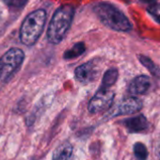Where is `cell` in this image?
Masks as SVG:
<instances>
[{
  "mask_svg": "<svg viewBox=\"0 0 160 160\" xmlns=\"http://www.w3.org/2000/svg\"><path fill=\"white\" fill-rule=\"evenodd\" d=\"M4 3L12 9H20L24 7L28 0H3Z\"/></svg>",
  "mask_w": 160,
  "mask_h": 160,
  "instance_id": "2e32d148",
  "label": "cell"
},
{
  "mask_svg": "<svg viewBox=\"0 0 160 160\" xmlns=\"http://www.w3.org/2000/svg\"><path fill=\"white\" fill-rule=\"evenodd\" d=\"M117 79H118V71L116 69H110L107 71V72L104 74L101 87L111 88L116 83Z\"/></svg>",
  "mask_w": 160,
  "mask_h": 160,
  "instance_id": "8fae6325",
  "label": "cell"
},
{
  "mask_svg": "<svg viewBox=\"0 0 160 160\" xmlns=\"http://www.w3.org/2000/svg\"><path fill=\"white\" fill-rule=\"evenodd\" d=\"M138 58H139V61L142 63V65L145 66L152 74H156L157 73V71L158 70H157L156 66L154 65V63L149 58H147L145 56H139Z\"/></svg>",
  "mask_w": 160,
  "mask_h": 160,
  "instance_id": "5bb4252c",
  "label": "cell"
},
{
  "mask_svg": "<svg viewBox=\"0 0 160 160\" xmlns=\"http://www.w3.org/2000/svg\"><path fill=\"white\" fill-rule=\"evenodd\" d=\"M25 58L24 52L19 48H12L0 58L1 77H9L18 69Z\"/></svg>",
  "mask_w": 160,
  "mask_h": 160,
  "instance_id": "277c9868",
  "label": "cell"
},
{
  "mask_svg": "<svg viewBox=\"0 0 160 160\" xmlns=\"http://www.w3.org/2000/svg\"><path fill=\"white\" fill-rule=\"evenodd\" d=\"M134 153L138 160H147L148 158V150L146 146L141 142H137L134 145Z\"/></svg>",
  "mask_w": 160,
  "mask_h": 160,
  "instance_id": "4fadbf2b",
  "label": "cell"
},
{
  "mask_svg": "<svg viewBox=\"0 0 160 160\" xmlns=\"http://www.w3.org/2000/svg\"><path fill=\"white\" fill-rule=\"evenodd\" d=\"M85 44L83 42H78L74 44L71 49L67 50L64 54V58L66 59H72L76 57H79L80 55H82L85 51Z\"/></svg>",
  "mask_w": 160,
  "mask_h": 160,
  "instance_id": "7c38bea8",
  "label": "cell"
},
{
  "mask_svg": "<svg viewBox=\"0 0 160 160\" xmlns=\"http://www.w3.org/2000/svg\"><path fill=\"white\" fill-rule=\"evenodd\" d=\"M141 2H143V3H149L150 5H152V4H155V1L156 0H140Z\"/></svg>",
  "mask_w": 160,
  "mask_h": 160,
  "instance_id": "e0dca14e",
  "label": "cell"
},
{
  "mask_svg": "<svg viewBox=\"0 0 160 160\" xmlns=\"http://www.w3.org/2000/svg\"><path fill=\"white\" fill-rule=\"evenodd\" d=\"M142 108V103L136 97H129L123 99L114 109L112 116L128 115L139 111Z\"/></svg>",
  "mask_w": 160,
  "mask_h": 160,
  "instance_id": "8992f818",
  "label": "cell"
},
{
  "mask_svg": "<svg viewBox=\"0 0 160 160\" xmlns=\"http://www.w3.org/2000/svg\"><path fill=\"white\" fill-rule=\"evenodd\" d=\"M73 14L74 10L69 5H64L56 11L47 29V38L51 43H58L64 39L71 27Z\"/></svg>",
  "mask_w": 160,
  "mask_h": 160,
  "instance_id": "6da1fadb",
  "label": "cell"
},
{
  "mask_svg": "<svg viewBox=\"0 0 160 160\" xmlns=\"http://www.w3.org/2000/svg\"><path fill=\"white\" fill-rule=\"evenodd\" d=\"M45 19L46 12L43 10H37L27 16L20 30V39L24 44L31 46L37 42L44 28Z\"/></svg>",
  "mask_w": 160,
  "mask_h": 160,
  "instance_id": "3957f363",
  "label": "cell"
},
{
  "mask_svg": "<svg viewBox=\"0 0 160 160\" xmlns=\"http://www.w3.org/2000/svg\"><path fill=\"white\" fill-rule=\"evenodd\" d=\"M124 126L130 133H138L148 128V121L144 115H138L123 121Z\"/></svg>",
  "mask_w": 160,
  "mask_h": 160,
  "instance_id": "9c48e42d",
  "label": "cell"
},
{
  "mask_svg": "<svg viewBox=\"0 0 160 160\" xmlns=\"http://www.w3.org/2000/svg\"><path fill=\"white\" fill-rule=\"evenodd\" d=\"M150 88V79L146 75H138L135 77L130 85L129 92L133 95H141L147 92Z\"/></svg>",
  "mask_w": 160,
  "mask_h": 160,
  "instance_id": "ba28073f",
  "label": "cell"
},
{
  "mask_svg": "<svg viewBox=\"0 0 160 160\" xmlns=\"http://www.w3.org/2000/svg\"><path fill=\"white\" fill-rule=\"evenodd\" d=\"M0 78H1V68H0Z\"/></svg>",
  "mask_w": 160,
  "mask_h": 160,
  "instance_id": "ac0fdd59",
  "label": "cell"
},
{
  "mask_svg": "<svg viewBox=\"0 0 160 160\" xmlns=\"http://www.w3.org/2000/svg\"><path fill=\"white\" fill-rule=\"evenodd\" d=\"M74 73L78 81L86 84L94 80L97 74V69L92 62H87L77 67Z\"/></svg>",
  "mask_w": 160,
  "mask_h": 160,
  "instance_id": "52a82bcc",
  "label": "cell"
},
{
  "mask_svg": "<svg viewBox=\"0 0 160 160\" xmlns=\"http://www.w3.org/2000/svg\"><path fill=\"white\" fill-rule=\"evenodd\" d=\"M93 11L101 22L113 30L126 32L132 28V25L125 14L109 3H99L93 8Z\"/></svg>",
  "mask_w": 160,
  "mask_h": 160,
  "instance_id": "7a4b0ae2",
  "label": "cell"
},
{
  "mask_svg": "<svg viewBox=\"0 0 160 160\" xmlns=\"http://www.w3.org/2000/svg\"><path fill=\"white\" fill-rule=\"evenodd\" d=\"M114 96L115 94L110 88L101 87L91 99L89 103V111L92 114H96L108 110L112 106Z\"/></svg>",
  "mask_w": 160,
  "mask_h": 160,
  "instance_id": "5b68a950",
  "label": "cell"
},
{
  "mask_svg": "<svg viewBox=\"0 0 160 160\" xmlns=\"http://www.w3.org/2000/svg\"><path fill=\"white\" fill-rule=\"evenodd\" d=\"M72 155V146L70 142L65 141L59 144L53 152L52 160H71Z\"/></svg>",
  "mask_w": 160,
  "mask_h": 160,
  "instance_id": "30bf717a",
  "label": "cell"
},
{
  "mask_svg": "<svg viewBox=\"0 0 160 160\" xmlns=\"http://www.w3.org/2000/svg\"><path fill=\"white\" fill-rule=\"evenodd\" d=\"M150 15L158 23H160V4H152L148 8Z\"/></svg>",
  "mask_w": 160,
  "mask_h": 160,
  "instance_id": "9a60e30c",
  "label": "cell"
}]
</instances>
